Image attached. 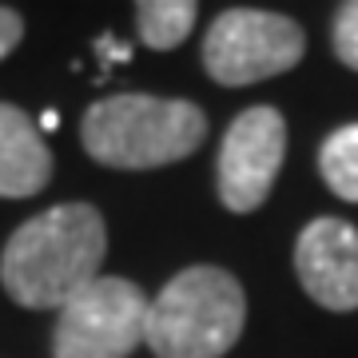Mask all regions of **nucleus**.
<instances>
[{
  "label": "nucleus",
  "mask_w": 358,
  "mask_h": 358,
  "mask_svg": "<svg viewBox=\"0 0 358 358\" xmlns=\"http://www.w3.org/2000/svg\"><path fill=\"white\" fill-rule=\"evenodd\" d=\"M20 40H24V16L16 13V8H8V4H0V60H4Z\"/></svg>",
  "instance_id": "obj_12"
},
{
  "label": "nucleus",
  "mask_w": 358,
  "mask_h": 358,
  "mask_svg": "<svg viewBox=\"0 0 358 358\" xmlns=\"http://www.w3.org/2000/svg\"><path fill=\"white\" fill-rule=\"evenodd\" d=\"M282 155H287V120L282 112L255 103L235 115V124L223 136L215 164V187L219 199L235 215H251L263 207L279 179Z\"/></svg>",
  "instance_id": "obj_6"
},
{
  "label": "nucleus",
  "mask_w": 358,
  "mask_h": 358,
  "mask_svg": "<svg viewBox=\"0 0 358 358\" xmlns=\"http://www.w3.org/2000/svg\"><path fill=\"white\" fill-rule=\"evenodd\" d=\"M294 275L327 310H358V227L338 215L310 219L294 243Z\"/></svg>",
  "instance_id": "obj_7"
},
{
  "label": "nucleus",
  "mask_w": 358,
  "mask_h": 358,
  "mask_svg": "<svg viewBox=\"0 0 358 358\" xmlns=\"http://www.w3.org/2000/svg\"><path fill=\"white\" fill-rule=\"evenodd\" d=\"M56 124H60V112H52V108H48V112L40 115V128H44V131H52Z\"/></svg>",
  "instance_id": "obj_14"
},
{
  "label": "nucleus",
  "mask_w": 358,
  "mask_h": 358,
  "mask_svg": "<svg viewBox=\"0 0 358 358\" xmlns=\"http://www.w3.org/2000/svg\"><path fill=\"white\" fill-rule=\"evenodd\" d=\"M148 334V294L131 279L100 275L60 307L52 358H128Z\"/></svg>",
  "instance_id": "obj_5"
},
{
  "label": "nucleus",
  "mask_w": 358,
  "mask_h": 358,
  "mask_svg": "<svg viewBox=\"0 0 358 358\" xmlns=\"http://www.w3.org/2000/svg\"><path fill=\"white\" fill-rule=\"evenodd\" d=\"M247 327V294L223 267H187L148 303L143 343L159 358H219Z\"/></svg>",
  "instance_id": "obj_3"
},
{
  "label": "nucleus",
  "mask_w": 358,
  "mask_h": 358,
  "mask_svg": "<svg viewBox=\"0 0 358 358\" xmlns=\"http://www.w3.org/2000/svg\"><path fill=\"white\" fill-rule=\"evenodd\" d=\"M207 136V115L192 100H159L148 92H115L103 96L80 120L84 152L103 167L148 171L179 164Z\"/></svg>",
  "instance_id": "obj_2"
},
{
  "label": "nucleus",
  "mask_w": 358,
  "mask_h": 358,
  "mask_svg": "<svg viewBox=\"0 0 358 358\" xmlns=\"http://www.w3.org/2000/svg\"><path fill=\"white\" fill-rule=\"evenodd\" d=\"M108 227L92 203H60L13 231L0 255V282L13 303L60 310L100 279Z\"/></svg>",
  "instance_id": "obj_1"
},
{
  "label": "nucleus",
  "mask_w": 358,
  "mask_h": 358,
  "mask_svg": "<svg viewBox=\"0 0 358 358\" xmlns=\"http://www.w3.org/2000/svg\"><path fill=\"white\" fill-rule=\"evenodd\" d=\"M307 52V36L282 13L227 8L203 36V68L223 88H247L291 72Z\"/></svg>",
  "instance_id": "obj_4"
},
{
  "label": "nucleus",
  "mask_w": 358,
  "mask_h": 358,
  "mask_svg": "<svg viewBox=\"0 0 358 358\" xmlns=\"http://www.w3.org/2000/svg\"><path fill=\"white\" fill-rule=\"evenodd\" d=\"M100 56H103V60H108V64H112V60H120V64H124V60H128L131 52L124 48L120 40H115V44H112V36H103V40H100Z\"/></svg>",
  "instance_id": "obj_13"
},
{
  "label": "nucleus",
  "mask_w": 358,
  "mask_h": 358,
  "mask_svg": "<svg viewBox=\"0 0 358 358\" xmlns=\"http://www.w3.org/2000/svg\"><path fill=\"white\" fill-rule=\"evenodd\" d=\"M195 16H199V4L192 0H143L136 4V32L148 48L171 52L187 40Z\"/></svg>",
  "instance_id": "obj_9"
},
{
  "label": "nucleus",
  "mask_w": 358,
  "mask_h": 358,
  "mask_svg": "<svg viewBox=\"0 0 358 358\" xmlns=\"http://www.w3.org/2000/svg\"><path fill=\"white\" fill-rule=\"evenodd\" d=\"M52 179V152L40 124L28 120L16 103H0V195L28 199L40 195Z\"/></svg>",
  "instance_id": "obj_8"
},
{
  "label": "nucleus",
  "mask_w": 358,
  "mask_h": 358,
  "mask_svg": "<svg viewBox=\"0 0 358 358\" xmlns=\"http://www.w3.org/2000/svg\"><path fill=\"white\" fill-rule=\"evenodd\" d=\"M334 56L358 72V0L343 4L334 16Z\"/></svg>",
  "instance_id": "obj_11"
},
{
  "label": "nucleus",
  "mask_w": 358,
  "mask_h": 358,
  "mask_svg": "<svg viewBox=\"0 0 358 358\" xmlns=\"http://www.w3.org/2000/svg\"><path fill=\"white\" fill-rule=\"evenodd\" d=\"M319 171H322V183L338 199L358 203V124H343L338 131H331L322 140Z\"/></svg>",
  "instance_id": "obj_10"
}]
</instances>
